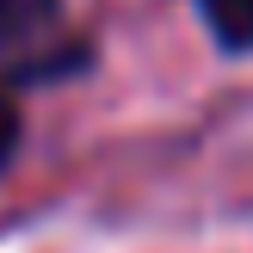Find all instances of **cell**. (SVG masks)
<instances>
[{
	"instance_id": "cell-1",
	"label": "cell",
	"mask_w": 253,
	"mask_h": 253,
	"mask_svg": "<svg viewBox=\"0 0 253 253\" xmlns=\"http://www.w3.org/2000/svg\"><path fill=\"white\" fill-rule=\"evenodd\" d=\"M62 12V0H0V49L6 43H31L37 31H49Z\"/></svg>"
},
{
	"instance_id": "cell-2",
	"label": "cell",
	"mask_w": 253,
	"mask_h": 253,
	"mask_svg": "<svg viewBox=\"0 0 253 253\" xmlns=\"http://www.w3.org/2000/svg\"><path fill=\"white\" fill-rule=\"evenodd\" d=\"M222 49H253V0H198Z\"/></svg>"
},
{
	"instance_id": "cell-3",
	"label": "cell",
	"mask_w": 253,
	"mask_h": 253,
	"mask_svg": "<svg viewBox=\"0 0 253 253\" xmlns=\"http://www.w3.org/2000/svg\"><path fill=\"white\" fill-rule=\"evenodd\" d=\"M19 142H25V118H19V99L0 86V173L12 167V155H19Z\"/></svg>"
}]
</instances>
